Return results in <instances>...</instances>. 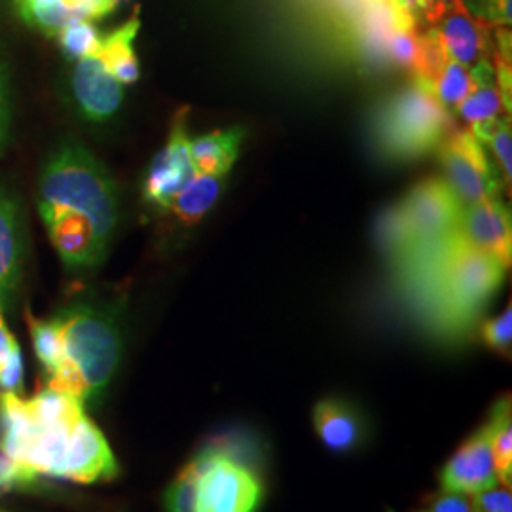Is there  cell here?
Segmentation results:
<instances>
[{"label": "cell", "instance_id": "2e32d148", "mask_svg": "<svg viewBox=\"0 0 512 512\" xmlns=\"http://www.w3.org/2000/svg\"><path fill=\"white\" fill-rule=\"evenodd\" d=\"M245 137L243 128L211 131L190 141V158L198 173L226 177L238 160L239 147Z\"/></svg>", "mask_w": 512, "mask_h": 512}, {"label": "cell", "instance_id": "ac0fdd59", "mask_svg": "<svg viewBox=\"0 0 512 512\" xmlns=\"http://www.w3.org/2000/svg\"><path fill=\"white\" fill-rule=\"evenodd\" d=\"M139 29H141V19H139V10H135V14L122 27H118L107 37L101 38V46L97 52L99 59L105 63V67L109 69L112 76L126 86L135 84L141 76L139 61L133 48Z\"/></svg>", "mask_w": 512, "mask_h": 512}, {"label": "cell", "instance_id": "83f0119b", "mask_svg": "<svg viewBox=\"0 0 512 512\" xmlns=\"http://www.w3.org/2000/svg\"><path fill=\"white\" fill-rule=\"evenodd\" d=\"M482 340L490 349L497 351L503 357H511L512 348V306L497 315L492 321H488L482 327Z\"/></svg>", "mask_w": 512, "mask_h": 512}, {"label": "cell", "instance_id": "44dd1931", "mask_svg": "<svg viewBox=\"0 0 512 512\" xmlns=\"http://www.w3.org/2000/svg\"><path fill=\"white\" fill-rule=\"evenodd\" d=\"M476 135L480 143H486V147L492 148L497 162H499V171L501 179L507 183V190H511L512 179V133L511 118L499 116L494 120L476 124L469 128Z\"/></svg>", "mask_w": 512, "mask_h": 512}, {"label": "cell", "instance_id": "52a82bcc", "mask_svg": "<svg viewBox=\"0 0 512 512\" xmlns=\"http://www.w3.org/2000/svg\"><path fill=\"white\" fill-rule=\"evenodd\" d=\"M444 183L461 209L501 198L503 179L471 129L454 128L439 145Z\"/></svg>", "mask_w": 512, "mask_h": 512}, {"label": "cell", "instance_id": "cb8c5ba5", "mask_svg": "<svg viewBox=\"0 0 512 512\" xmlns=\"http://www.w3.org/2000/svg\"><path fill=\"white\" fill-rule=\"evenodd\" d=\"M27 323L33 338V348L37 353L38 363L44 368V376L52 374L63 359L61 336L54 319H37L27 313Z\"/></svg>", "mask_w": 512, "mask_h": 512}, {"label": "cell", "instance_id": "6da1fadb", "mask_svg": "<svg viewBox=\"0 0 512 512\" xmlns=\"http://www.w3.org/2000/svg\"><path fill=\"white\" fill-rule=\"evenodd\" d=\"M0 454L35 476L95 484L118 475L109 440L86 404L44 385L31 399L0 393Z\"/></svg>", "mask_w": 512, "mask_h": 512}, {"label": "cell", "instance_id": "603a6c76", "mask_svg": "<svg viewBox=\"0 0 512 512\" xmlns=\"http://www.w3.org/2000/svg\"><path fill=\"white\" fill-rule=\"evenodd\" d=\"M200 476L202 467L198 459H190L165 492V512H198Z\"/></svg>", "mask_w": 512, "mask_h": 512}, {"label": "cell", "instance_id": "836d02e7", "mask_svg": "<svg viewBox=\"0 0 512 512\" xmlns=\"http://www.w3.org/2000/svg\"><path fill=\"white\" fill-rule=\"evenodd\" d=\"M8 118H10V112H8L6 76H4V67H2V63H0V143L4 141L6 131H8Z\"/></svg>", "mask_w": 512, "mask_h": 512}, {"label": "cell", "instance_id": "484cf974", "mask_svg": "<svg viewBox=\"0 0 512 512\" xmlns=\"http://www.w3.org/2000/svg\"><path fill=\"white\" fill-rule=\"evenodd\" d=\"M433 88H435V95H437L440 105L450 112V110L458 109L459 103L473 92L475 82H473V76L467 67L450 59L446 63V67L442 69Z\"/></svg>", "mask_w": 512, "mask_h": 512}, {"label": "cell", "instance_id": "8fae6325", "mask_svg": "<svg viewBox=\"0 0 512 512\" xmlns=\"http://www.w3.org/2000/svg\"><path fill=\"white\" fill-rule=\"evenodd\" d=\"M499 484L488 427L482 425L465 440L440 471V490L475 495Z\"/></svg>", "mask_w": 512, "mask_h": 512}, {"label": "cell", "instance_id": "e0dca14e", "mask_svg": "<svg viewBox=\"0 0 512 512\" xmlns=\"http://www.w3.org/2000/svg\"><path fill=\"white\" fill-rule=\"evenodd\" d=\"M21 274V232L18 209L0 192V302H10Z\"/></svg>", "mask_w": 512, "mask_h": 512}, {"label": "cell", "instance_id": "5bb4252c", "mask_svg": "<svg viewBox=\"0 0 512 512\" xmlns=\"http://www.w3.org/2000/svg\"><path fill=\"white\" fill-rule=\"evenodd\" d=\"M313 429L325 448L336 454L355 450L365 437V423L351 404L330 397L315 404Z\"/></svg>", "mask_w": 512, "mask_h": 512}, {"label": "cell", "instance_id": "7c38bea8", "mask_svg": "<svg viewBox=\"0 0 512 512\" xmlns=\"http://www.w3.org/2000/svg\"><path fill=\"white\" fill-rule=\"evenodd\" d=\"M448 55L471 69L480 59H490L494 52V40L490 37V25L476 19L461 0H456L435 25Z\"/></svg>", "mask_w": 512, "mask_h": 512}, {"label": "cell", "instance_id": "9c48e42d", "mask_svg": "<svg viewBox=\"0 0 512 512\" xmlns=\"http://www.w3.org/2000/svg\"><path fill=\"white\" fill-rule=\"evenodd\" d=\"M198 171L190 158V139L186 135V110H181L169 133L164 150L152 160L145 179V200L167 209L171 200L196 179Z\"/></svg>", "mask_w": 512, "mask_h": 512}, {"label": "cell", "instance_id": "7402d4cb", "mask_svg": "<svg viewBox=\"0 0 512 512\" xmlns=\"http://www.w3.org/2000/svg\"><path fill=\"white\" fill-rule=\"evenodd\" d=\"M23 391L21 348L4 319V306L0 302V393L23 395Z\"/></svg>", "mask_w": 512, "mask_h": 512}, {"label": "cell", "instance_id": "277c9868", "mask_svg": "<svg viewBox=\"0 0 512 512\" xmlns=\"http://www.w3.org/2000/svg\"><path fill=\"white\" fill-rule=\"evenodd\" d=\"M40 217L71 213L90 220L99 238L109 245L118 222L116 186L86 148H59L40 179Z\"/></svg>", "mask_w": 512, "mask_h": 512}, {"label": "cell", "instance_id": "9a60e30c", "mask_svg": "<svg viewBox=\"0 0 512 512\" xmlns=\"http://www.w3.org/2000/svg\"><path fill=\"white\" fill-rule=\"evenodd\" d=\"M471 76H473L475 88L459 103V118L473 128L476 124L509 114L503 95L495 82L492 61L480 59L475 67H471Z\"/></svg>", "mask_w": 512, "mask_h": 512}, {"label": "cell", "instance_id": "f546056e", "mask_svg": "<svg viewBox=\"0 0 512 512\" xmlns=\"http://www.w3.org/2000/svg\"><path fill=\"white\" fill-rule=\"evenodd\" d=\"M512 484H495L488 490L471 495L475 512H512Z\"/></svg>", "mask_w": 512, "mask_h": 512}, {"label": "cell", "instance_id": "d6a6232c", "mask_svg": "<svg viewBox=\"0 0 512 512\" xmlns=\"http://www.w3.org/2000/svg\"><path fill=\"white\" fill-rule=\"evenodd\" d=\"M454 2L456 0H425V23L429 27H435Z\"/></svg>", "mask_w": 512, "mask_h": 512}, {"label": "cell", "instance_id": "8d00e7d4", "mask_svg": "<svg viewBox=\"0 0 512 512\" xmlns=\"http://www.w3.org/2000/svg\"><path fill=\"white\" fill-rule=\"evenodd\" d=\"M389 512H393V511H389Z\"/></svg>", "mask_w": 512, "mask_h": 512}, {"label": "cell", "instance_id": "8992f818", "mask_svg": "<svg viewBox=\"0 0 512 512\" xmlns=\"http://www.w3.org/2000/svg\"><path fill=\"white\" fill-rule=\"evenodd\" d=\"M399 207L412 243V256L406 266L435 253L452 238L463 211L448 184L439 177L416 184Z\"/></svg>", "mask_w": 512, "mask_h": 512}, {"label": "cell", "instance_id": "d590c367", "mask_svg": "<svg viewBox=\"0 0 512 512\" xmlns=\"http://www.w3.org/2000/svg\"><path fill=\"white\" fill-rule=\"evenodd\" d=\"M0 512H6V511H0Z\"/></svg>", "mask_w": 512, "mask_h": 512}, {"label": "cell", "instance_id": "f1b7e54d", "mask_svg": "<svg viewBox=\"0 0 512 512\" xmlns=\"http://www.w3.org/2000/svg\"><path fill=\"white\" fill-rule=\"evenodd\" d=\"M461 2L476 19H482L488 25L509 27L512 23V0H461Z\"/></svg>", "mask_w": 512, "mask_h": 512}, {"label": "cell", "instance_id": "4dcf8cb0", "mask_svg": "<svg viewBox=\"0 0 512 512\" xmlns=\"http://www.w3.org/2000/svg\"><path fill=\"white\" fill-rule=\"evenodd\" d=\"M416 512H475L471 495L461 494V492H450V490H440L435 495H431L420 509Z\"/></svg>", "mask_w": 512, "mask_h": 512}, {"label": "cell", "instance_id": "e575fe53", "mask_svg": "<svg viewBox=\"0 0 512 512\" xmlns=\"http://www.w3.org/2000/svg\"><path fill=\"white\" fill-rule=\"evenodd\" d=\"M112 2H114V4H116V6H118V4H120V2H122V0H112Z\"/></svg>", "mask_w": 512, "mask_h": 512}, {"label": "cell", "instance_id": "4316f807", "mask_svg": "<svg viewBox=\"0 0 512 512\" xmlns=\"http://www.w3.org/2000/svg\"><path fill=\"white\" fill-rule=\"evenodd\" d=\"M387 55L406 71L418 74L421 65V42L418 29H397L385 44Z\"/></svg>", "mask_w": 512, "mask_h": 512}, {"label": "cell", "instance_id": "4fadbf2b", "mask_svg": "<svg viewBox=\"0 0 512 512\" xmlns=\"http://www.w3.org/2000/svg\"><path fill=\"white\" fill-rule=\"evenodd\" d=\"M73 92L78 107L93 122L109 120L124 99L122 84L112 76L97 54L76 61Z\"/></svg>", "mask_w": 512, "mask_h": 512}, {"label": "cell", "instance_id": "5b68a950", "mask_svg": "<svg viewBox=\"0 0 512 512\" xmlns=\"http://www.w3.org/2000/svg\"><path fill=\"white\" fill-rule=\"evenodd\" d=\"M374 128L385 156L416 160L439 148L456 126L452 114L440 105L433 84L414 76L378 110Z\"/></svg>", "mask_w": 512, "mask_h": 512}, {"label": "cell", "instance_id": "30bf717a", "mask_svg": "<svg viewBox=\"0 0 512 512\" xmlns=\"http://www.w3.org/2000/svg\"><path fill=\"white\" fill-rule=\"evenodd\" d=\"M456 236L476 251L499 260L509 270L512 256L511 211L501 198L463 209Z\"/></svg>", "mask_w": 512, "mask_h": 512}, {"label": "cell", "instance_id": "d6986e66", "mask_svg": "<svg viewBox=\"0 0 512 512\" xmlns=\"http://www.w3.org/2000/svg\"><path fill=\"white\" fill-rule=\"evenodd\" d=\"M222 186L224 177L200 173L171 200L167 205V211H171L186 226H192L213 209V205L219 200Z\"/></svg>", "mask_w": 512, "mask_h": 512}, {"label": "cell", "instance_id": "ffe728a7", "mask_svg": "<svg viewBox=\"0 0 512 512\" xmlns=\"http://www.w3.org/2000/svg\"><path fill=\"white\" fill-rule=\"evenodd\" d=\"M488 439L494 454L495 471L501 484H512V408L511 395L501 397L492 408Z\"/></svg>", "mask_w": 512, "mask_h": 512}, {"label": "cell", "instance_id": "3957f363", "mask_svg": "<svg viewBox=\"0 0 512 512\" xmlns=\"http://www.w3.org/2000/svg\"><path fill=\"white\" fill-rule=\"evenodd\" d=\"M52 319L61 336L63 359L46 376V385L80 403H97L120 363L122 338L114 317L90 304H74Z\"/></svg>", "mask_w": 512, "mask_h": 512}, {"label": "cell", "instance_id": "d4e9b609", "mask_svg": "<svg viewBox=\"0 0 512 512\" xmlns=\"http://www.w3.org/2000/svg\"><path fill=\"white\" fill-rule=\"evenodd\" d=\"M61 50L71 59H84L99 52L101 35L92 19H73L55 35Z\"/></svg>", "mask_w": 512, "mask_h": 512}, {"label": "cell", "instance_id": "7a4b0ae2", "mask_svg": "<svg viewBox=\"0 0 512 512\" xmlns=\"http://www.w3.org/2000/svg\"><path fill=\"white\" fill-rule=\"evenodd\" d=\"M410 274L429 294L431 308L446 329H465L490 302L505 279V266L463 243L454 234L435 253L414 262Z\"/></svg>", "mask_w": 512, "mask_h": 512}, {"label": "cell", "instance_id": "1f68e13d", "mask_svg": "<svg viewBox=\"0 0 512 512\" xmlns=\"http://www.w3.org/2000/svg\"><path fill=\"white\" fill-rule=\"evenodd\" d=\"M40 476L23 471L14 461L0 454V490H31L37 488Z\"/></svg>", "mask_w": 512, "mask_h": 512}, {"label": "cell", "instance_id": "ba28073f", "mask_svg": "<svg viewBox=\"0 0 512 512\" xmlns=\"http://www.w3.org/2000/svg\"><path fill=\"white\" fill-rule=\"evenodd\" d=\"M200 501L198 512H255L262 499V486L247 467L217 448L200 452Z\"/></svg>", "mask_w": 512, "mask_h": 512}]
</instances>
